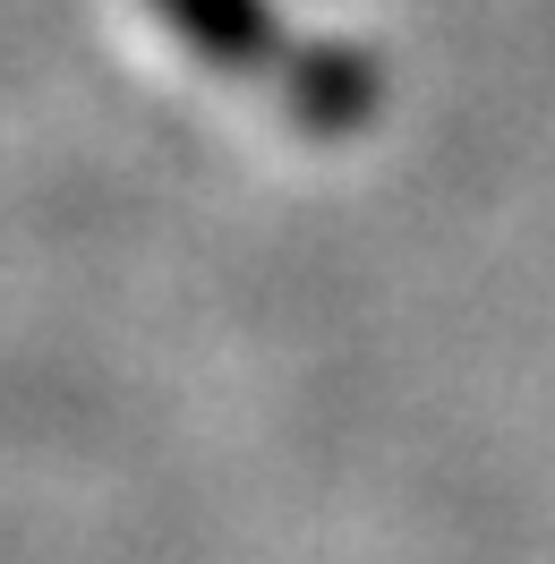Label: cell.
Returning <instances> with one entry per match:
<instances>
[{"label":"cell","instance_id":"2","mask_svg":"<svg viewBox=\"0 0 555 564\" xmlns=\"http://www.w3.org/2000/svg\"><path fill=\"white\" fill-rule=\"evenodd\" d=\"M154 9H163V26H172L197 61H214V69H282V61H291L274 0H154Z\"/></svg>","mask_w":555,"mask_h":564},{"label":"cell","instance_id":"1","mask_svg":"<svg viewBox=\"0 0 555 564\" xmlns=\"http://www.w3.org/2000/svg\"><path fill=\"white\" fill-rule=\"evenodd\" d=\"M282 104L316 138H350V129L377 120V61L350 52V43H308V52L282 61Z\"/></svg>","mask_w":555,"mask_h":564}]
</instances>
